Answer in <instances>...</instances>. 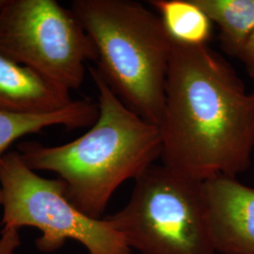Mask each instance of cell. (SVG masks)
<instances>
[{
    "mask_svg": "<svg viewBox=\"0 0 254 254\" xmlns=\"http://www.w3.org/2000/svg\"><path fill=\"white\" fill-rule=\"evenodd\" d=\"M158 127L165 167L198 182L236 177L254 161V91L208 45L173 42Z\"/></svg>",
    "mask_w": 254,
    "mask_h": 254,
    "instance_id": "6da1fadb",
    "label": "cell"
},
{
    "mask_svg": "<svg viewBox=\"0 0 254 254\" xmlns=\"http://www.w3.org/2000/svg\"><path fill=\"white\" fill-rule=\"evenodd\" d=\"M88 69L98 91L99 107L90 130L64 145L24 141L17 148L29 169L60 176L65 196L74 207L91 218H102L119 187L161 158L162 137L159 127L125 105L95 67Z\"/></svg>",
    "mask_w": 254,
    "mask_h": 254,
    "instance_id": "7a4b0ae2",
    "label": "cell"
},
{
    "mask_svg": "<svg viewBox=\"0 0 254 254\" xmlns=\"http://www.w3.org/2000/svg\"><path fill=\"white\" fill-rule=\"evenodd\" d=\"M71 9L96 48L101 77L158 127L173 45L158 14L132 0H74Z\"/></svg>",
    "mask_w": 254,
    "mask_h": 254,
    "instance_id": "3957f363",
    "label": "cell"
},
{
    "mask_svg": "<svg viewBox=\"0 0 254 254\" xmlns=\"http://www.w3.org/2000/svg\"><path fill=\"white\" fill-rule=\"evenodd\" d=\"M139 254H216L202 182L154 164L135 179L127 205L108 216Z\"/></svg>",
    "mask_w": 254,
    "mask_h": 254,
    "instance_id": "277c9868",
    "label": "cell"
},
{
    "mask_svg": "<svg viewBox=\"0 0 254 254\" xmlns=\"http://www.w3.org/2000/svg\"><path fill=\"white\" fill-rule=\"evenodd\" d=\"M4 228L36 227L43 233L37 248L51 253L72 239L89 254H132V250L107 218H93L74 207L61 179H46L29 169L16 152L0 156Z\"/></svg>",
    "mask_w": 254,
    "mask_h": 254,
    "instance_id": "5b68a950",
    "label": "cell"
},
{
    "mask_svg": "<svg viewBox=\"0 0 254 254\" xmlns=\"http://www.w3.org/2000/svg\"><path fill=\"white\" fill-rule=\"evenodd\" d=\"M0 52L69 91L81 87L96 48L73 10L56 0H7Z\"/></svg>",
    "mask_w": 254,
    "mask_h": 254,
    "instance_id": "8992f818",
    "label": "cell"
},
{
    "mask_svg": "<svg viewBox=\"0 0 254 254\" xmlns=\"http://www.w3.org/2000/svg\"><path fill=\"white\" fill-rule=\"evenodd\" d=\"M212 245L221 254H254V188L236 177L202 182Z\"/></svg>",
    "mask_w": 254,
    "mask_h": 254,
    "instance_id": "52a82bcc",
    "label": "cell"
},
{
    "mask_svg": "<svg viewBox=\"0 0 254 254\" xmlns=\"http://www.w3.org/2000/svg\"><path fill=\"white\" fill-rule=\"evenodd\" d=\"M71 91L0 52V111L43 115L73 103Z\"/></svg>",
    "mask_w": 254,
    "mask_h": 254,
    "instance_id": "ba28073f",
    "label": "cell"
},
{
    "mask_svg": "<svg viewBox=\"0 0 254 254\" xmlns=\"http://www.w3.org/2000/svg\"><path fill=\"white\" fill-rule=\"evenodd\" d=\"M99 115L98 103L90 99L74 100L61 111L43 115H22L0 111V156L23 136L47 127L63 126L68 130L91 127Z\"/></svg>",
    "mask_w": 254,
    "mask_h": 254,
    "instance_id": "9c48e42d",
    "label": "cell"
},
{
    "mask_svg": "<svg viewBox=\"0 0 254 254\" xmlns=\"http://www.w3.org/2000/svg\"><path fill=\"white\" fill-rule=\"evenodd\" d=\"M219 31L220 46L237 58L254 32V0H195Z\"/></svg>",
    "mask_w": 254,
    "mask_h": 254,
    "instance_id": "30bf717a",
    "label": "cell"
},
{
    "mask_svg": "<svg viewBox=\"0 0 254 254\" xmlns=\"http://www.w3.org/2000/svg\"><path fill=\"white\" fill-rule=\"evenodd\" d=\"M150 4L174 43L190 46L208 45L214 25L195 0H153Z\"/></svg>",
    "mask_w": 254,
    "mask_h": 254,
    "instance_id": "8fae6325",
    "label": "cell"
},
{
    "mask_svg": "<svg viewBox=\"0 0 254 254\" xmlns=\"http://www.w3.org/2000/svg\"><path fill=\"white\" fill-rule=\"evenodd\" d=\"M19 245L18 229L3 228L0 236V254H13Z\"/></svg>",
    "mask_w": 254,
    "mask_h": 254,
    "instance_id": "7c38bea8",
    "label": "cell"
},
{
    "mask_svg": "<svg viewBox=\"0 0 254 254\" xmlns=\"http://www.w3.org/2000/svg\"><path fill=\"white\" fill-rule=\"evenodd\" d=\"M238 59L245 65L249 75L254 79V32L249 39Z\"/></svg>",
    "mask_w": 254,
    "mask_h": 254,
    "instance_id": "4fadbf2b",
    "label": "cell"
},
{
    "mask_svg": "<svg viewBox=\"0 0 254 254\" xmlns=\"http://www.w3.org/2000/svg\"><path fill=\"white\" fill-rule=\"evenodd\" d=\"M6 1L7 0H0V11H1V9H3L4 5L6 4Z\"/></svg>",
    "mask_w": 254,
    "mask_h": 254,
    "instance_id": "5bb4252c",
    "label": "cell"
},
{
    "mask_svg": "<svg viewBox=\"0 0 254 254\" xmlns=\"http://www.w3.org/2000/svg\"><path fill=\"white\" fill-rule=\"evenodd\" d=\"M2 202H3V194H2V190L0 189V205H2Z\"/></svg>",
    "mask_w": 254,
    "mask_h": 254,
    "instance_id": "9a60e30c",
    "label": "cell"
},
{
    "mask_svg": "<svg viewBox=\"0 0 254 254\" xmlns=\"http://www.w3.org/2000/svg\"></svg>",
    "mask_w": 254,
    "mask_h": 254,
    "instance_id": "2e32d148",
    "label": "cell"
}]
</instances>
